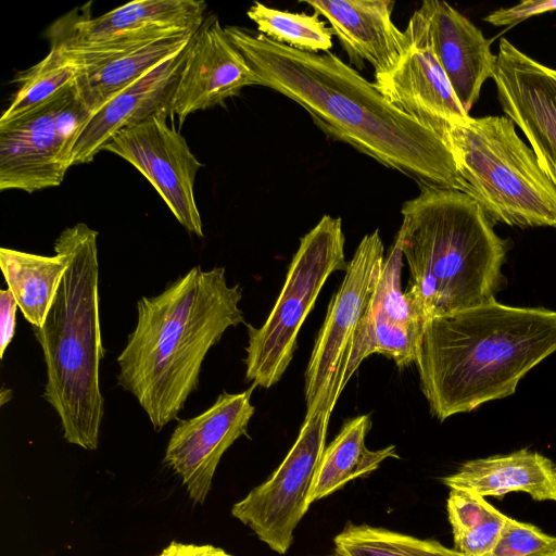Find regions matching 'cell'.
<instances>
[{
    "label": "cell",
    "instance_id": "27",
    "mask_svg": "<svg viewBox=\"0 0 556 556\" xmlns=\"http://www.w3.org/2000/svg\"><path fill=\"white\" fill-rule=\"evenodd\" d=\"M247 15L260 34L278 43L312 53L329 52L332 47L331 27L315 13H293L254 2Z\"/></svg>",
    "mask_w": 556,
    "mask_h": 556
},
{
    "label": "cell",
    "instance_id": "31",
    "mask_svg": "<svg viewBox=\"0 0 556 556\" xmlns=\"http://www.w3.org/2000/svg\"><path fill=\"white\" fill-rule=\"evenodd\" d=\"M556 11V0H525L511 8H500L484 17L494 26H507L545 12Z\"/></svg>",
    "mask_w": 556,
    "mask_h": 556
},
{
    "label": "cell",
    "instance_id": "15",
    "mask_svg": "<svg viewBox=\"0 0 556 556\" xmlns=\"http://www.w3.org/2000/svg\"><path fill=\"white\" fill-rule=\"evenodd\" d=\"M500 105L523 132L556 188V68L501 38L493 77Z\"/></svg>",
    "mask_w": 556,
    "mask_h": 556
},
{
    "label": "cell",
    "instance_id": "25",
    "mask_svg": "<svg viewBox=\"0 0 556 556\" xmlns=\"http://www.w3.org/2000/svg\"><path fill=\"white\" fill-rule=\"evenodd\" d=\"M78 75L79 66L73 56L63 48L50 45L46 58L14 79L18 88L0 123L16 119L52 101L74 87Z\"/></svg>",
    "mask_w": 556,
    "mask_h": 556
},
{
    "label": "cell",
    "instance_id": "2",
    "mask_svg": "<svg viewBox=\"0 0 556 556\" xmlns=\"http://www.w3.org/2000/svg\"><path fill=\"white\" fill-rule=\"evenodd\" d=\"M239 283L225 267L197 265L155 296L137 302V321L117 356V383L161 431L199 388L204 358L226 330L244 323Z\"/></svg>",
    "mask_w": 556,
    "mask_h": 556
},
{
    "label": "cell",
    "instance_id": "26",
    "mask_svg": "<svg viewBox=\"0 0 556 556\" xmlns=\"http://www.w3.org/2000/svg\"><path fill=\"white\" fill-rule=\"evenodd\" d=\"M332 556H464L435 540L348 522L333 538Z\"/></svg>",
    "mask_w": 556,
    "mask_h": 556
},
{
    "label": "cell",
    "instance_id": "6",
    "mask_svg": "<svg viewBox=\"0 0 556 556\" xmlns=\"http://www.w3.org/2000/svg\"><path fill=\"white\" fill-rule=\"evenodd\" d=\"M464 193L508 226L556 227V188L506 115L469 116L445 138Z\"/></svg>",
    "mask_w": 556,
    "mask_h": 556
},
{
    "label": "cell",
    "instance_id": "33",
    "mask_svg": "<svg viewBox=\"0 0 556 556\" xmlns=\"http://www.w3.org/2000/svg\"><path fill=\"white\" fill-rule=\"evenodd\" d=\"M157 556H232L212 544H186L173 541Z\"/></svg>",
    "mask_w": 556,
    "mask_h": 556
},
{
    "label": "cell",
    "instance_id": "32",
    "mask_svg": "<svg viewBox=\"0 0 556 556\" xmlns=\"http://www.w3.org/2000/svg\"><path fill=\"white\" fill-rule=\"evenodd\" d=\"M18 305L10 289L0 290V358L15 334L16 311Z\"/></svg>",
    "mask_w": 556,
    "mask_h": 556
},
{
    "label": "cell",
    "instance_id": "3",
    "mask_svg": "<svg viewBox=\"0 0 556 556\" xmlns=\"http://www.w3.org/2000/svg\"><path fill=\"white\" fill-rule=\"evenodd\" d=\"M556 352V311L496 300L425 323L416 354L421 391L440 421L515 393Z\"/></svg>",
    "mask_w": 556,
    "mask_h": 556
},
{
    "label": "cell",
    "instance_id": "20",
    "mask_svg": "<svg viewBox=\"0 0 556 556\" xmlns=\"http://www.w3.org/2000/svg\"><path fill=\"white\" fill-rule=\"evenodd\" d=\"M315 14L329 22L351 63L364 68L369 62L375 75L393 71L410 47L405 33L392 22L395 2L390 0H306Z\"/></svg>",
    "mask_w": 556,
    "mask_h": 556
},
{
    "label": "cell",
    "instance_id": "11",
    "mask_svg": "<svg viewBox=\"0 0 556 556\" xmlns=\"http://www.w3.org/2000/svg\"><path fill=\"white\" fill-rule=\"evenodd\" d=\"M384 263V247L376 229L361 240L332 296L305 371L306 414L333 409L339 369L353 333L374 295Z\"/></svg>",
    "mask_w": 556,
    "mask_h": 556
},
{
    "label": "cell",
    "instance_id": "10",
    "mask_svg": "<svg viewBox=\"0 0 556 556\" xmlns=\"http://www.w3.org/2000/svg\"><path fill=\"white\" fill-rule=\"evenodd\" d=\"M91 3L59 18L47 31L50 45L74 52H115L153 40L197 33L201 0H136L92 17Z\"/></svg>",
    "mask_w": 556,
    "mask_h": 556
},
{
    "label": "cell",
    "instance_id": "30",
    "mask_svg": "<svg viewBox=\"0 0 556 556\" xmlns=\"http://www.w3.org/2000/svg\"><path fill=\"white\" fill-rule=\"evenodd\" d=\"M508 516L498 509L482 525L454 538V548L464 556H485L495 546Z\"/></svg>",
    "mask_w": 556,
    "mask_h": 556
},
{
    "label": "cell",
    "instance_id": "4",
    "mask_svg": "<svg viewBox=\"0 0 556 556\" xmlns=\"http://www.w3.org/2000/svg\"><path fill=\"white\" fill-rule=\"evenodd\" d=\"M406 201L397 237L409 269L406 295L425 321L495 300L506 241L466 193L420 187Z\"/></svg>",
    "mask_w": 556,
    "mask_h": 556
},
{
    "label": "cell",
    "instance_id": "9",
    "mask_svg": "<svg viewBox=\"0 0 556 556\" xmlns=\"http://www.w3.org/2000/svg\"><path fill=\"white\" fill-rule=\"evenodd\" d=\"M330 414L328 407L306 414L294 444L277 469L231 507L232 517L279 555L290 549L294 531L311 506Z\"/></svg>",
    "mask_w": 556,
    "mask_h": 556
},
{
    "label": "cell",
    "instance_id": "14",
    "mask_svg": "<svg viewBox=\"0 0 556 556\" xmlns=\"http://www.w3.org/2000/svg\"><path fill=\"white\" fill-rule=\"evenodd\" d=\"M253 387L240 393L222 392L200 415L181 419L172 432L164 463L181 479L189 497L203 504L224 453L248 434L255 412Z\"/></svg>",
    "mask_w": 556,
    "mask_h": 556
},
{
    "label": "cell",
    "instance_id": "34",
    "mask_svg": "<svg viewBox=\"0 0 556 556\" xmlns=\"http://www.w3.org/2000/svg\"><path fill=\"white\" fill-rule=\"evenodd\" d=\"M12 399V390L7 389L5 387L1 388L0 392V405H4L7 402H9Z\"/></svg>",
    "mask_w": 556,
    "mask_h": 556
},
{
    "label": "cell",
    "instance_id": "17",
    "mask_svg": "<svg viewBox=\"0 0 556 556\" xmlns=\"http://www.w3.org/2000/svg\"><path fill=\"white\" fill-rule=\"evenodd\" d=\"M410 47L390 73L375 75L377 89L396 110L439 135L469 117L424 38L407 25Z\"/></svg>",
    "mask_w": 556,
    "mask_h": 556
},
{
    "label": "cell",
    "instance_id": "7",
    "mask_svg": "<svg viewBox=\"0 0 556 556\" xmlns=\"http://www.w3.org/2000/svg\"><path fill=\"white\" fill-rule=\"evenodd\" d=\"M344 233L340 217L324 215L300 239L289 265L283 287L265 323L248 324L245 379L252 387L268 389L288 368L296 348V337L317 296L331 274L346 269Z\"/></svg>",
    "mask_w": 556,
    "mask_h": 556
},
{
    "label": "cell",
    "instance_id": "18",
    "mask_svg": "<svg viewBox=\"0 0 556 556\" xmlns=\"http://www.w3.org/2000/svg\"><path fill=\"white\" fill-rule=\"evenodd\" d=\"M260 81L219 20H206L193 37L173 99V114L181 125L199 110L223 105Z\"/></svg>",
    "mask_w": 556,
    "mask_h": 556
},
{
    "label": "cell",
    "instance_id": "16",
    "mask_svg": "<svg viewBox=\"0 0 556 556\" xmlns=\"http://www.w3.org/2000/svg\"><path fill=\"white\" fill-rule=\"evenodd\" d=\"M427 42L452 89L469 113L483 83L494 77L497 55L482 31L445 1L426 0L408 21Z\"/></svg>",
    "mask_w": 556,
    "mask_h": 556
},
{
    "label": "cell",
    "instance_id": "24",
    "mask_svg": "<svg viewBox=\"0 0 556 556\" xmlns=\"http://www.w3.org/2000/svg\"><path fill=\"white\" fill-rule=\"evenodd\" d=\"M0 267L24 318L31 327H41L66 270L65 256L59 252L47 256L1 248Z\"/></svg>",
    "mask_w": 556,
    "mask_h": 556
},
{
    "label": "cell",
    "instance_id": "23",
    "mask_svg": "<svg viewBox=\"0 0 556 556\" xmlns=\"http://www.w3.org/2000/svg\"><path fill=\"white\" fill-rule=\"evenodd\" d=\"M371 428L369 414L346 419L337 437L325 447L311 494L309 505L341 490L346 483L376 471L388 458H400L395 445L371 451L365 438Z\"/></svg>",
    "mask_w": 556,
    "mask_h": 556
},
{
    "label": "cell",
    "instance_id": "21",
    "mask_svg": "<svg viewBox=\"0 0 556 556\" xmlns=\"http://www.w3.org/2000/svg\"><path fill=\"white\" fill-rule=\"evenodd\" d=\"M197 33L166 37L115 52L66 50L79 66L76 88L81 101L91 114L97 112L129 85L181 52Z\"/></svg>",
    "mask_w": 556,
    "mask_h": 556
},
{
    "label": "cell",
    "instance_id": "12",
    "mask_svg": "<svg viewBox=\"0 0 556 556\" xmlns=\"http://www.w3.org/2000/svg\"><path fill=\"white\" fill-rule=\"evenodd\" d=\"M403 253L396 236L384 258L374 295L361 318L340 365L333 393L337 402L361 363L371 354L391 358L400 369L416 362L425 326L419 309L401 287Z\"/></svg>",
    "mask_w": 556,
    "mask_h": 556
},
{
    "label": "cell",
    "instance_id": "5",
    "mask_svg": "<svg viewBox=\"0 0 556 556\" xmlns=\"http://www.w3.org/2000/svg\"><path fill=\"white\" fill-rule=\"evenodd\" d=\"M98 231L84 223L65 228L54 252L67 262L41 327H33L46 364L42 397L55 410L63 438L94 451L104 416L99 367L104 357L99 316Z\"/></svg>",
    "mask_w": 556,
    "mask_h": 556
},
{
    "label": "cell",
    "instance_id": "13",
    "mask_svg": "<svg viewBox=\"0 0 556 556\" xmlns=\"http://www.w3.org/2000/svg\"><path fill=\"white\" fill-rule=\"evenodd\" d=\"M164 116L154 115L117 132L103 150L135 166L155 188L179 224L203 237L193 186L203 164ZM102 150V151H103Z\"/></svg>",
    "mask_w": 556,
    "mask_h": 556
},
{
    "label": "cell",
    "instance_id": "28",
    "mask_svg": "<svg viewBox=\"0 0 556 556\" xmlns=\"http://www.w3.org/2000/svg\"><path fill=\"white\" fill-rule=\"evenodd\" d=\"M485 556H556V536L508 517L495 546Z\"/></svg>",
    "mask_w": 556,
    "mask_h": 556
},
{
    "label": "cell",
    "instance_id": "1",
    "mask_svg": "<svg viewBox=\"0 0 556 556\" xmlns=\"http://www.w3.org/2000/svg\"><path fill=\"white\" fill-rule=\"evenodd\" d=\"M224 28L260 86L300 104L328 137L408 176L419 187L464 191L446 142L396 110L374 83L336 54L296 50L239 26Z\"/></svg>",
    "mask_w": 556,
    "mask_h": 556
},
{
    "label": "cell",
    "instance_id": "19",
    "mask_svg": "<svg viewBox=\"0 0 556 556\" xmlns=\"http://www.w3.org/2000/svg\"><path fill=\"white\" fill-rule=\"evenodd\" d=\"M190 43L91 114L75 142L73 165L92 162L121 130L154 115H173V99Z\"/></svg>",
    "mask_w": 556,
    "mask_h": 556
},
{
    "label": "cell",
    "instance_id": "22",
    "mask_svg": "<svg viewBox=\"0 0 556 556\" xmlns=\"http://www.w3.org/2000/svg\"><path fill=\"white\" fill-rule=\"evenodd\" d=\"M442 482L450 490H464L482 497L501 498L511 492H523L538 502H556V465L528 448L468 460Z\"/></svg>",
    "mask_w": 556,
    "mask_h": 556
},
{
    "label": "cell",
    "instance_id": "29",
    "mask_svg": "<svg viewBox=\"0 0 556 556\" xmlns=\"http://www.w3.org/2000/svg\"><path fill=\"white\" fill-rule=\"evenodd\" d=\"M446 510L453 536H455L479 527L497 509L485 497L452 489L446 501Z\"/></svg>",
    "mask_w": 556,
    "mask_h": 556
},
{
    "label": "cell",
    "instance_id": "8",
    "mask_svg": "<svg viewBox=\"0 0 556 556\" xmlns=\"http://www.w3.org/2000/svg\"><path fill=\"white\" fill-rule=\"evenodd\" d=\"M90 116L75 85L45 105L0 123V190L33 193L60 186Z\"/></svg>",
    "mask_w": 556,
    "mask_h": 556
}]
</instances>
